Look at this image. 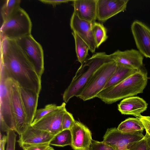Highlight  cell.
Returning a JSON list of instances; mask_svg holds the SVG:
<instances>
[{
	"label": "cell",
	"instance_id": "cell-1",
	"mask_svg": "<svg viewBox=\"0 0 150 150\" xmlns=\"http://www.w3.org/2000/svg\"><path fill=\"white\" fill-rule=\"evenodd\" d=\"M1 69L20 87L40 94L41 77L16 41L5 38H1Z\"/></svg>",
	"mask_w": 150,
	"mask_h": 150
},
{
	"label": "cell",
	"instance_id": "cell-2",
	"mask_svg": "<svg viewBox=\"0 0 150 150\" xmlns=\"http://www.w3.org/2000/svg\"><path fill=\"white\" fill-rule=\"evenodd\" d=\"M148 79L147 72L143 67L118 84L104 89L96 97L110 104L133 96L143 92Z\"/></svg>",
	"mask_w": 150,
	"mask_h": 150
},
{
	"label": "cell",
	"instance_id": "cell-3",
	"mask_svg": "<svg viewBox=\"0 0 150 150\" xmlns=\"http://www.w3.org/2000/svg\"><path fill=\"white\" fill-rule=\"evenodd\" d=\"M112 60L105 52H98L86 59L81 64L63 95L67 103L74 96L79 97L96 71L104 63Z\"/></svg>",
	"mask_w": 150,
	"mask_h": 150
},
{
	"label": "cell",
	"instance_id": "cell-4",
	"mask_svg": "<svg viewBox=\"0 0 150 150\" xmlns=\"http://www.w3.org/2000/svg\"><path fill=\"white\" fill-rule=\"evenodd\" d=\"M32 23L27 12L21 7L3 22L0 29L1 38L16 40L31 34Z\"/></svg>",
	"mask_w": 150,
	"mask_h": 150
},
{
	"label": "cell",
	"instance_id": "cell-5",
	"mask_svg": "<svg viewBox=\"0 0 150 150\" xmlns=\"http://www.w3.org/2000/svg\"><path fill=\"white\" fill-rule=\"evenodd\" d=\"M0 126L3 132L15 130V121L11 98V79L0 70Z\"/></svg>",
	"mask_w": 150,
	"mask_h": 150
},
{
	"label": "cell",
	"instance_id": "cell-6",
	"mask_svg": "<svg viewBox=\"0 0 150 150\" xmlns=\"http://www.w3.org/2000/svg\"><path fill=\"white\" fill-rule=\"evenodd\" d=\"M117 67V63L112 60L103 64L94 73L79 97L83 101L96 97L104 89Z\"/></svg>",
	"mask_w": 150,
	"mask_h": 150
},
{
	"label": "cell",
	"instance_id": "cell-7",
	"mask_svg": "<svg viewBox=\"0 0 150 150\" xmlns=\"http://www.w3.org/2000/svg\"><path fill=\"white\" fill-rule=\"evenodd\" d=\"M15 41L41 77L44 66L43 51L41 45L31 34Z\"/></svg>",
	"mask_w": 150,
	"mask_h": 150
},
{
	"label": "cell",
	"instance_id": "cell-8",
	"mask_svg": "<svg viewBox=\"0 0 150 150\" xmlns=\"http://www.w3.org/2000/svg\"><path fill=\"white\" fill-rule=\"evenodd\" d=\"M144 137L142 132L129 133L122 132L116 127L108 129L103 137V142L114 150H129L134 143Z\"/></svg>",
	"mask_w": 150,
	"mask_h": 150
},
{
	"label": "cell",
	"instance_id": "cell-9",
	"mask_svg": "<svg viewBox=\"0 0 150 150\" xmlns=\"http://www.w3.org/2000/svg\"><path fill=\"white\" fill-rule=\"evenodd\" d=\"M64 102L58 109L44 116L31 125L34 128L45 131L55 135L62 131V121L63 116L67 111Z\"/></svg>",
	"mask_w": 150,
	"mask_h": 150
},
{
	"label": "cell",
	"instance_id": "cell-10",
	"mask_svg": "<svg viewBox=\"0 0 150 150\" xmlns=\"http://www.w3.org/2000/svg\"><path fill=\"white\" fill-rule=\"evenodd\" d=\"M11 89L15 121V131L20 135L29 125L27 122L25 111L21 96L19 85L17 82L11 79Z\"/></svg>",
	"mask_w": 150,
	"mask_h": 150
},
{
	"label": "cell",
	"instance_id": "cell-11",
	"mask_svg": "<svg viewBox=\"0 0 150 150\" xmlns=\"http://www.w3.org/2000/svg\"><path fill=\"white\" fill-rule=\"evenodd\" d=\"M131 30L139 51L146 57L150 58V28L136 20L132 23Z\"/></svg>",
	"mask_w": 150,
	"mask_h": 150
},
{
	"label": "cell",
	"instance_id": "cell-12",
	"mask_svg": "<svg viewBox=\"0 0 150 150\" xmlns=\"http://www.w3.org/2000/svg\"><path fill=\"white\" fill-rule=\"evenodd\" d=\"M128 0H97V19L104 22L126 10Z\"/></svg>",
	"mask_w": 150,
	"mask_h": 150
},
{
	"label": "cell",
	"instance_id": "cell-13",
	"mask_svg": "<svg viewBox=\"0 0 150 150\" xmlns=\"http://www.w3.org/2000/svg\"><path fill=\"white\" fill-rule=\"evenodd\" d=\"M92 23L79 19L74 12L70 21L71 29L87 44L89 51L94 53L96 47L92 31Z\"/></svg>",
	"mask_w": 150,
	"mask_h": 150
},
{
	"label": "cell",
	"instance_id": "cell-14",
	"mask_svg": "<svg viewBox=\"0 0 150 150\" xmlns=\"http://www.w3.org/2000/svg\"><path fill=\"white\" fill-rule=\"evenodd\" d=\"M70 130L72 148L74 150H89L92 139L88 128L80 122L75 121Z\"/></svg>",
	"mask_w": 150,
	"mask_h": 150
},
{
	"label": "cell",
	"instance_id": "cell-15",
	"mask_svg": "<svg viewBox=\"0 0 150 150\" xmlns=\"http://www.w3.org/2000/svg\"><path fill=\"white\" fill-rule=\"evenodd\" d=\"M109 55L111 59L117 63L137 70L143 68V56L137 50L132 49L124 51L117 50Z\"/></svg>",
	"mask_w": 150,
	"mask_h": 150
},
{
	"label": "cell",
	"instance_id": "cell-16",
	"mask_svg": "<svg viewBox=\"0 0 150 150\" xmlns=\"http://www.w3.org/2000/svg\"><path fill=\"white\" fill-rule=\"evenodd\" d=\"M17 141L21 147L24 144L49 143L54 135L47 132L34 128L29 125L20 135Z\"/></svg>",
	"mask_w": 150,
	"mask_h": 150
},
{
	"label": "cell",
	"instance_id": "cell-17",
	"mask_svg": "<svg viewBox=\"0 0 150 150\" xmlns=\"http://www.w3.org/2000/svg\"><path fill=\"white\" fill-rule=\"evenodd\" d=\"M97 0H73L74 13L80 19L91 23L97 19Z\"/></svg>",
	"mask_w": 150,
	"mask_h": 150
},
{
	"label": "cell",
	"instance_id": "cell-18",
	"mask_svg": "<svg viewBox=\"0 0 150 150\" xmlns=\"http://www.w3.org/2000/svg\"><path fill=\"white\" fill-rule=\"evenodd\" d=\"M21 96L24 109L27 123L31 125L37 110L39 95L34 90L19 86Z\"/></svg>",
	"mask_w": 150,
	"mask_h": 150
},
{
	"label": "cell",
	"instance_id": "cell-19",
	"mask_svg": "<svg viewBox=\"0 0 150 150\" xmlns=\"http://www.w3.org/2000/svg\"><path fill=\"white\" fill-rule=\"evenodd\" d=\"M148 104L143 99L138 96L125 98L118 105V110L122 114L133 115L136 117L147 108Z\"/></svg>",
	"mask_w": 150,
	"mask_h": 150
},
{
	"label": "cell",
	"instance_id": "cell-20",
	"mask_svg": "<svg viewBox=\"0 0 150 150\" xmlns=\"http://www.w3.org/2000/svg\"><path fill=\"white\" fill-rule=\"evenodd\" d=\"M138 70L124 65L117 63L115 71L106 83L104 89L118 84Z\"/></svg>",
	"mask_w": 150,
	"mask_h": 150
},
{
	"label": "cell",
	"instance_id": "cell-21",
	"mask_svg": "<svg viewBox=\"0 0 150 150\" xmlns=\"http://www.w3.org/2000/svg\"><path fill=\"white\" fill-rule=\"evenodd\" d=\"M117 128L122 132L133 133L142 132L144 127L142 122L138 118L129 117L122 122Z\"/></svg>",
	"mask_w": 150,
	"mask_h": 150
},
{
	"label": "cell",
	"instance_id": "cell-22",
	"mask_svg": "<svg viewBox=\"0 0 150 150\" xmlns=\"http://www.w3.org/2000/svg\"><path fill=\"white\" fill-rule=\"evenodd\" d=\"M72 34L74 39L78 60L81 64L86 60L89 48L87 44L76 33L73 31Z\"/></svg>",
	"mask_w": 150,
	"mask_h": 150
},
{
	"label": "cell",
	"instance_id": "cell-23",
	"mask_svg": "<svg viewBox=\"0 0 150 150\" xmlns=\"http://www.w3.org/2000/svg\"><path fill=\"white\" fill-rule=\"evenodd\" d=\"M92 29L96 48H98L107 39V30L102 24L96 22L92 23Z\"/></svg>",
	"mask_w": 150,
	"mask_h": 150
},
{
	"label": "cell",
	"instance_id": "cell-24",
	"mask_svg": "<svg viewBox=\"0 0 150 150\" xmlns=\"http://www.w3.org/2000/svg\"><path fill=\"white\" fill-rule=\"evenodd\" d=\"M71 139L70 130H64L54 135L49 144L50 145L59 147L71 146Z\"/></svg>",
	"mask_w": 150,
	"mask_h": 150
},
{
	"label": "cell",
	"instance_id": "cell-25",
	"mask_svg": "<svg viewBox=\"0 0 150 150\" xmlns=\"http://www.w3.org/2000/svg\"><path fill=\"white\" fill-rule=\"evenodd\" d=\"M20 0H7L1 9V15L3 21L9 18L14 12L20 7Z\"/></svg>",
	"mask_w": 150,
	"mask_h": 150
},
{
	"label": "cell",
	"instance_id": "cell-26",
	"mask_svg": "<svg viewBox=\"0 0 150 150\" xmlns=\"http://www.w3.org/2000/svg\"><path fill=\"white\" fill-rule=\"evenodd\" d=\"M60 107V105L58 106L55 104H50L45 105L44 108L37 109L32 123L35 122L44 116L58 109Z\"/></svg>",
	"mask_w": 150,
	"mask_h": 150
},
{
	"label": "cell",
	"instance_id": "cell-27",
	"mask_svg": "<svg viewBox=\"0 0 150 150\" xmlns=\"http://www.w3.org/2000/svg\"><path fill=\"white\" fill-rule=\"evenodd\" d=\"M75 120L72 114L67 111L64 114L62 121V130H70L74 125Z\"/></svg>",
	"mask_w": 150,
	"mask_h": 150
},
{
	"label": "cell",
	"instance_id": "cell-28",
	"mask_svg": "<svg viewBox=\"0 0 150 150\" xmlns=\"http://www.w3.org/2000/svg\"><path fill=\"white\" fill-rule=\"evenodd\" d=\"M7 141L6 150H15L17 135L15 131L9 130L6 132Z\"/></svg>",
	"mask_w": 150,
	"mask_h": 150
},
{
	"label": "cell",
	"instance_id": "cell-29",
	"mask_svg": "<svg viewBox=\"0 0 150 150\" xmlns=\"http://www.w3.org/2000/svg\"><path fill=\"white\" fill-rule=\"evenodd\" d=\"M89 150H114L111 146L103 141L92 140Z\"/></svg>",
	"mask_w": 150,
	"mask_h": 150
},
{
	"label": "cell",
	"instance_id": "cell-30",
	"mask_svg": "<svg viewBox=\"0 0 150 150\" xmlns=\"http://www.w3.org/2000/svg\"><path fill=\"white\" fill-rule=\"evenodd\" d=\"M49 143L24 144L21 147L23 150H47L50 146Z\"/></svg>",
	"mask_w": 150,
	"mask_h": 150
},
{
	"label": "cell",
	"instance_id": "cell-31",
	"mask_svg": "<svg viewBox=\"0 0 150 150\" xmlns=\"http://www.w3.org/2000/svg\"><path fill=\"white\" fill-rule=\"evenodd\" d=\"M129 150H147L146 139L145 136L134 143Z\"/></svg>",
	"mask_w": 150,
	"mask_h": 150
},
{
	"label": "cell",
	"instance_id": "cell-32",
	"mask_svg": "<svg viewBox=\"0 0 150 150\" xmlns=\"http://www.w3.org/2000/svg\"><path fill=\"white\" fill-rule=\"evenodd\" d=\"M143 123L146 133L150 135V116H144L141 115L138 117Z\"/></svg>",
	"mask_w": 150,
	"mask_h": 150
},
{
	"label": "cell",
	"instance_id": "cell-33",
	"mask_svg": "<svg viewBox=\"0 0 150 150\" xmlns=\"http://www.w3.org/2000/svg\"><path fill=\"white\" fill-rule=\"evenodd\" d=\"M73 0H40L39 1L45 4H50L53 7L57 5L63 3H67L69 1H72Z\"/></svg>",
	"mask_w": 150,
	"mask_h": 150
},
{
	"label": "cell",
	"instance_id": "cell-34",
	"mask_svg": "<svg viewBox=\"0 0 150 150\" xmlns=\"http://www.w3.org/2000/svg\"><path fill=\"white\" fill-rule=\"evenodd\" d=\"M6 135L2 136L1 133H0V150H5V146L6 143Z\"/></svg>",
	"mask_w": 150,
	"mask_h": 150
},
{
	"label": "cell",
	"instance_id": "cell-35",
	"mask_svg": "<svg viewBox=\"0 0 150 150\" xmlns=\"http://www.w3.org/2000/svg\"><path fill=\"white\" fill-rule=\"evenodd\" d=\"M145 136L146 139L147 150H150V135L146 133Z\"/></svg>",
	"mask_w": 150,
	"mask_h": 150
},
{
	"label": "cell",
	"instance_id": "cell-36",
	"mask_svg": "<svg viewBox=\"0 0 150 150\" xmlns=\"http://www.w3.org/2000/svg\"><path fill=\"white\" fill-rule=\"evenodd\" d=\"M47 150H54V149L51 146H50Z\"/></svg>",
	"mask_w": 150,
	"mask_h": 150
},
{
	"label": "cell",
	"instance_id": "cell-37",
	"mask_svg": "<svg viewBox=\"0 0 150 150\" xmlns=\"http://www.w3.org/2000/svg\"><path fill=\"white\" fill-rule=\"evenodd\" d=\"M128 150V149H124V150Z\"/></svg>",
	"mask_w": 150,
	"mask_h": 150
}]
</instances>
